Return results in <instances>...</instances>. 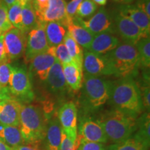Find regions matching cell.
<instances>
[{"label": "cell", "mask_w": 150, "mask_h": 150, "mask_svg": "<svg viewBox=\"0 0 150 150\" xmlns=\"http://www.w3.org/2000/svg\"><path fill=\"white\" fill-rule=\"evenodd\" d=\"M108 104L112 108L135 117H138L145 109L140 88L131 76L112 82Z\"/></svg>", "instance_id": "cell-1"}, {"label": "cell", "mask_w": 150, "mask_h": 150, "mask_svg": "<svg viewBox=\"0 0 150 150\" xmlns=\"http://www.w3.org/2000/svg\"><path fill=\"white\" fill-rule=\"evenodd\" d=\"M112 82L102 76L84 74L80 97L81 115L97 113L108 103Z\"/></svg>", "instance_id": "cell-2"}, {"label": "cell", "mask_w": 150, "mask_h": 150, "mask_svg": "<svg viewBox=\"0 0 150 150\" xmlns=\"http://www.w3.org/2000/svg\"><path fill=\"white\" fill-rule=\"evenodd\" d=\"M97 119L104 129L107 140L112 144L129 139L137 130L138 117L115 108L102 112Z\"/></svg>", "instance_id": "cell-3"}, {"label": "cell", "mask_w": 150, "mask_h": 150, "mask_svg": "<svg viewBox=\"0 0 150 150\" xmlns=\"http://www.w3.org/2000/svg\"><path fill=\"white\" fill-rule=\"evenodd\" d=\"M47 117L40 106L22 104L20 113V125L24 144H41L45 136Z\"/></svg>", "instance_id": "cell-4"}, {"label": "cell", "mask_w": 150, "mask_h": 150, "mask_svg": "<svg viewBox=\"0 0 150 150\" xmlns=\"http://www.w3.org/2000/svg\"><path fill=\"white\" fill-rule=\"evenodd\" d=\"M104 56L107 63V76H130L139 66V56L136 45L130 43L120 42Z\"/></svg>", "instance_id": "cell-5"}, {"label": "cell", "mask_w": 150, "mask_h": 150, "mask_svg": "<svg viewBox=\"0 0 150 150\" xmlns=\"http://www.w3.org/2000/svg\"><path fill=\"white\" fill-rule=\"evenodd\" d=\"M8 90L11 96L22 104H28L34 99L30 74L23 67H13Z\"/></svg>", "instance_id": "cell-6"}, {"label": "cell", "mask_w": 150, "mask_h": 150, "mask_svg": "<svg viewBox=\"0 0 150 150\" xmlns=\"http://www.w3.org/2000/svg\"><path fill=\"white\" fill-rule=\"evenodd\" d=\"M73 21L88 30L94 35L105 32L112 34L115 33L112 16L104 7L99 8L88 20L85 21L83 19L75 16Z\"/></svg>", "instance_id": "cell-7"}, {"label": "cell", "mask_w": 150, "mask_h": 150, "mask_svg": "<svg viewBox=\"0 0 150 150\" xmlns=\"http://www.w3.org/2000/svg\"><path fill=\"white\" fill-rule=\"evenodd\" d=\"M115 32L122 39L123 42L136 44L142 38L148 37L133 22L130 18L117 10L112 16Z\"/></svg>", "instance_id": "cell-8"}, {"label": "cell", "mask_w": 150, "mask_h": 150, "mask_svg": "<svg viewBox=\"0 0 150 150\" xmlns=\"http://www.w3.org/2000/svg\"><path fill=\"white\" fill-rule=\"evenodd\" d=\"M27 39V33L16 28H12L4 33V45L8 62L20 59L24 55Z\"/></svg>", "instance_id": "cell-9"}, {"label": "cell", "mask_w": 150, "mask_h": 150, "mask_svg": "<svg viewBox=\"0 0 150 150\" xmlns=\"http://www.w3.org/2000/svg\"><path fill=\"white\" fill-rule=\"evenodd\" d=\"M45 24L38 22L37 25L27 33V46L24 53L27 63H29L34 56L45 52L49 47L45 31Z\"/></svg>", "instance_id": "cell-10"}, {"label": "cell", "mask_w": 150, "mask_h": 150, "mask_svg": "<svg viewBox=\"0 0 150 150\" xmlns=\"http://www.w3.org/2000/svg\"><path fill=\"white\" fill-rule=\"evenodd\" d=\"M77 138L103 144L108 142L104 129L98 120L91 116H80L77 125Z\"/></svg>", "instance_id": "cell-11"}, {"label": "cell", "mask_w": 150, "mask_h": 150, "mask_svg": "<svg viewBox=\"0 0 150 150\" xmlns=\"http://www.w3.org/2000/svg\"><path fill=\"white\" fill-rule=\"evenodd\" d=\"M58 119L62 130L74 141L77 138L78 110L76 104L72 101L65 102L60 107Z\"/></svg>", "instance_id": "cell-12"}, {"label": "cell", "mask_w": 150, "mask_h": 150, "mask_svg": "<svg viewBox=\"0 0 150 150\" xmlns=\"http://www.w3.org/2000/svg\"><path fill=\"white\" fill-rule=\"evenodd\" d=\"M56 47H49L42 53L38 54L29 62L30 73L34 74L42 82L46 80L50 69L56 61Z\"/></svg>", "instance_id": "cell-13"}, {"label": "cell", "mask_w": 150, "mask_h": 150, "mask_svg": "<svg viewBox=\"0 0 150 150\" xmlns=\"http://www.w3.org/2000/svg\"><path fill=\"white\" fill-rule=\"evenodd\" d=\"M44 83L49 93L59 99H63L66 95L69 87L65 81L61 63L58 60L50 69Z\"/></svg>", "instance_id": "cell-14"}, {"label": "cell", "mask_w": 150, "mask_h": 150, "mask_svg": "<svg viewBox=\"0 0 150 150\" xmlns=\"http://www.w3.org/2000/svg\"><path fill=\"white\" fill-rule=\"evenodd\" d=\"M22 105L13 97L0 102V124L6 126L19 127Z\"/></svg>", "instance_id": "cell-15"}, {"label": "cell", "mask_w": 150, "mask_h": 150, "mask_svg": "<svg viewBox=\"0 0 150 150\" xmlns=\"http://www.w3.org/2000/svg\"><path fill=\"white\" fill-rule=\"evenodd\" d=\"M85 74L91 76H107V63L104 55L93 53L88 50L83 52V67Z\"/></svg>", "instance_id": "cell-16"}, {"label": "cell", "mask_w": 150, "mask_h": 150, "mask_svg": "<svg viewBox=\"0 0 150 150\" xmlns=\"http://www.w3.org/2000/svg\"><path fill=\"white\" fill-rule=\"evenodd\" d=\"M66 2L65 0H49L48 6L43 13L40 22H59L67 27L72 19H69L66 15ZM73 20V19H72Z\"/></svg>", "instance_id": "cell-17"}, {"label": "cell", "mask_w": 150, "mask_h": 150, "mask_svg": "<svg viewBox=\"0 0 150 150\" xmlns=\"http://www.w3.org/2000/svg\"><path fill=\"white\" fill-rule=\"evenodd\" d=\"M62 127L58 117L52 116L48 120L45 136L42 140L43 150H60Z\"/></svg>", "instance_id": "cell-18"}, {"label": "cell", "mask_w": 150, "mask_h": 150, "mask_svg": "<svg viewBox=\"0 0 150 150\" xmlns=\"http://www.w3.org/2000/svg\"><path fill=\"white\" fill-rule=\"evenodd\" d=\"M117 10L132 20L146 36H149L150 18L135 4L120 5Z\"/></svg>", "instance_id": "cell-19"}, {"label": "cell", "mask_w": 150, "mask_h": 150, "mask_svg": "<svg viewBox=\"0 0 150 150\" xmlns=\"http://www.w3.org/2000/svg\"><path fill=\"white\" fill-rule=\"evenodd\" d=\"M120 44L118 37L110 33L105 32L95 35L88 51L104 55L113 50Z\"/></svg>", "instance_id": "cell-20"}, {"label": "cell", "mask_w": 150, "mask_h": 150, "mask_svg": "<svg viewBox=\"0 0 150 150\" xmlns=\"http://www.w3.org/2000/svg\"><path fill=\"white\" fill-rule=\"evenodd\" d=\"M63 73L69 88L78 91L81 88L83 83V69L72 61L62 65Z\"/></svg>", "instance_id": "cell-21"}, {"label": "cell", "mask_w": 150, "mask_h": 150, "mask_svg": "<svg viewBox=\"0 0 150 150\" xmlns=\"http://www.w3.org/2000/svg\"><path fill=\"white\" fill-rule=\"evenodd\" d=\"M66 28L67 32L81 47L86 49V50H89L95 35L81 26L75 23L73 20L69 21Z\"/></svg>", "instance_id": "cell-22"}, {"label": "cell", "mask_w": 150, "mask_h": 150, "mask_svg": "<svg viewBox=\"0 0 150 150\" xmlns=\"http://www.w3.org/2000/svg\"><path fill=\"white\" fill-rule=\"evenodd\" d=\"M45 31L49 47H56L63 43L67 28L59 22H49L45 24Z\"/></svg>", "instance_id": "cell-23"}, {"label": "cell", "mask_w": 150, "mask_h": 150, "mask_svg": "<svg viewBox=\"0 0 150 150\" xmlns=\"http://www.w3.org/2000/svg\"><path fill=\"white\" fill-rule=\"evenodd\" d=\"M0 140L10 147H14L24 144L19 127L6 126L1 124Z\"/></svg>", "instance_id": "cell-24"}, {"label": "cell", "mask_w": 150, "mask_h": 150, "mask_svg": "<svg viewBox=\"0 0 150 150\" xmlns=\"http://www.w3.org/2000/svg\"><path fill=\"white\" fill-rule=\"evenodd\" d=\"M63 43L66 47L72 61L80 67H83V49L72 38V37L68 32H67L65 35Z\"/></svg>", "instance_id": "cell-25"}, {"label": "cell", "mask_w": 150, "mask_h": 150, "mask_svg": "<svg viewBox=\"0 0 150 150\" xmlns=\"http://www.w3.org/2000/svg\"><path fill=\"white\" fill-rule=\"evenodd\" d=\"M150 120L149 112H145L137 120L136 133L133 135L138 140H141L147 145H149L150 140Z\"/></svg>", "instance_id": "cell-26"}, {"label": "cell", "mask_w": 150, "mask_h": 150, "mask_svg": "<svg viewBox=\"0 0 150 150\" xmlns=\"http://www.w3.org/2000/svg\"><path fill=\"white\" fill-rule=\"evenodd\" d=\"M149 145L132 136L129 139L120 143L111 144L106 150H147Z\"/></svg>", "instance_id": "cell-27"}, {"label": "cell", "mask_w": 150, "mask_h": 150, "mask_svg": "<svg viewBox=\"0 0 150 150\" xmlns=\"http://www.w3.org/2000/svg\"><path fill=\"white\" fill-rule=\"evenodd\" d=\"M136 47L139 56V65L146 69L150 66V38L144 37L137 42Z\"/></svg>", "instance_id": "cell-28"}, {"label": "cell", "mask_w": 150, "mask_h": 150, "mask_svg": "<svg viewBox=\"0 0 150 150\" xmlns=\"http://www.w3.org/2000/svg\"><path fill=\"white\" fill-rule=\"evenodd\" d=\"M22 22L23 32L27 34L37 25V17L32 4L22 7Z\"/></svg>", "instance_id": "cell-29"}, {"label": "cell", "mask_w": 150, "mask_h": 150, "mask_svg": "<svg viewBox=\"0 0 150 150\" xmlns=\"http://www.w3.org/2000/svg\"><path fill=\"white\" fill-rule=\"evenodd\" d=\"M8 19L12 27L23 31L22 22V7L16 2L8 8Z\"/></svg>", "instance_id": "cell-30"}, {"label": "cell", "mask_w": 150, "mask_h": 150, "mask_svg": "<svg viewBox=\"0 0 150 150\" xmlns=\"http://www.w3.org/2000/svg\"><path fill=\"white\" fill-rule=\"evenodd\" d=\"M97 10V5L92 0H83L79 5L76 11V16L81 19L91 17Z\"/></svg>", "instance_id": "cell-31"}, {"label": "cell", "mask_w": 150, "mask_h": 150, "mask_svg": "<svg viewBox=\"0 0 150 150\" xmlns=\"http://www.w3.org/2000/svg\"><path fill=\"white\" fill-rule=\"evenodd\" d=\"M13 67L8 62L0 63V88H8Z\"/></svg>", "instance_id": "cell-32"}, {"label": "cell", "mask_w": 150, "mask_h": 150, "mask_svg": "<svg viewBox=\"0 0 150 150\" xmlns=\"http://www.w3.org/2000/svg\"><path fill=\"white\" fill-rule=\"evenodd\" d=\"M13 28L8 19V8L0 0V35Z\"/></svg>", "instance_id": "cell-33"}, {"label": "cell", "mask_w": 150, "mask_h": 150, "mask_svg": "<svg viewBox=\"0 0 150 150\" xmlns=\"http://www.w3.org/2000/svg\"><path fill=\"white\" fill-rule=\"evenodd\" d=\"M76 146L77 150H106V145L100 142H90L76 138Z\"/></svg>", "instance_id": "cell-34"}, {"label": "cell", "mask_w": 150, "mask_h": 150, "mask_svg": "<svg viewBox=\"0 0 150 150\" xmlns=\"http://www.w3.org/2000/svg\"><path fill=\"white\" fill-rule=\"evenodd\" d=\"M55 54L56 59L61 63V65L66 64L72 61L64 43H61L56 47Z\"/></svg>", "instance_id": "cell-35"}, {"label": "cell", "mask_w": 150, "mask_h": 150, "mask_svg": "<svg viewBox=\"0 0 150 150\" xmlns=\"http://www.w3.org/2000/svg\"><path fill=\"white\" fill-rule=\"evenodd\" d=\"M49 0H33L32 6L36 15L38 22H40L44 12L47 8Z\"/></svg>", "instance_id": "cell-36"}, {"label": "cell", "mask_w": 150, "mask_h": 150, "mask_svg": "<svg viewBox=\"0 0 150 150\" xmlns=\"http://www.w3.org/2000/svg\"><path fill=\"white\" fill-rule=\"evenodd\" d=\"M76 149V141L72 140L64 131L62 130L60 150H75Z\"/></svg>", "instance_id": "cell-37"}, {"label": "cell", "mask_w": 150, "mask_h": 150, "mask_svg": "<svg viewBox=\"0 0 150 150\" xmlns=\"http://www.w3.org/2000/svg\"><path fill=\"white\" fill-rule=\"evenodd\" d=\"M83 0H71L68 4H66V15L69 19H74L76 16V11L79 5L83 1Z\"/></svg>", "instance_id": "cell-38"}, {"label": "cell", "mask_w": 150, "mask_h": 150, "mask_svg": "<svg viewBox=\"0 0 150 150\" xmlns=\"http://www.w3.org/2000/svg\"><path fill=\"white\" fill-rule=\"evenodd\" d=\"M141 95H142V103H143L144 108L149 112V108H150V91H149V86H146L142 88L141 91Z\"/></svg>", "instance_id": "cell-39"}, {"label": "cell", "mask_w": 150, "mask_h": 150, "mask_svg": "<svg viewBox=\"0 0 150 150\" xmlns=\"http://www.w3.org/2000/svg\"><path fill=\"white\" fill-rule=\"evenodd\" d=\"M135 5L150 18V0H136Z\"/></svg>", "instance_id": "cell-40"}, {"label": "cell", "mask_w": 150, "mask_h": 150, "mask_svg": "<svg viewBox=\"0 0 150 150\" xmlns=\"http://www.w3.org/2000/svg\"><path fill=\"white\" fill-rule=\"evenodd\" d=\"M40 144H23V145L11 147L12 150H43Z\"/></svg>", "instance_id": "cell-41"}, {"label": "cell", "mask_w": 150, "mask_h": 150, "mask_svg": "<svg viewBox=\"0 0 150 150\" xmlns=\"http://www.w3.org/2000/svg\"><path fill=\"white\" fill-rule=\"evenodd\" d=\"M6 62H9L7 59L6 55L4 50V45L3 41V35H0V63H6Z\"/></svg>", "instance_id": "cell-42"}, {"label": "cell", "mask_w": 150, "mask_h": 150, "mask_svg": "<svg viewBox=\"0 0 150 150\" xmlns=\"http://www.w3.org/2000/svg\"><path fill=\"white\" fill-rule=\"evenodd\" d=\"M11 97H12L11 96L8 88H0V102Z\"/></svg>", "instance_id": "cell-43"}, {"label": "cell", "mask_w": 150, "mask_h": 150, "mask_svg": "<svg viewBox=\"0 0 150 150\" xmlns=\"http://www.w3.org/2000/svg\"><path fill=\"white\" fill-rule=\"evenodd\" d=\"M16 2L21 6V7H23L26 5L32 4L33 0H16Z\"/></svg>", "instance_id": "cell-44"}, {"label": "cell", "mask_w": 150, "mask_h": 150, "mask_svg": "<svg viewBox=\"0 0 150 150\" xmlns=\"http://www.w3.org/2000/svg\"><path fill=\"white\" fill-rule=\"evenodd\" d=\"M114 2L120 4L121 5H125V4H131V3L134 2L136 0H112Z\"/></svg>", "instance_id": "cell-45"}, {"label": "cell", "mask_w": 150, "mask_h": 150, "mask_svg": "<svg viewBox=\"0 0 150 150\" xmlns=\"http://www.w3.org/2000/svg\"><path fill=\"white\" fill-rule=\"evenodd\" d=\"M0 150H12V149L0 140Z\"/></svg>", "instance_id": "cell-46"}, {"label": "cell", "mask_w": 150, "mask_h": 150, "mask_svg": "<svg viewBox=\"0 0 150 150\" xmlns=\"http://www.w3.org/2000/svg\"><path fill=\"white\" fill-rule=\"evenodd\" d=\"M94 3L99 6H104L106 4L108 0H92Z\"/></svg>", "instance_id": "cell-47"}, {"label": "cell", "mask_w": 150, "mask_h": 150, "mask_svg": "<svg viewBox=\"0 0 150 150\" xmlns=\"http://www.w3.org/2000/svg\"><path fill=\"white\" fill-rule=\"evenodd\" d=\"M1 1L4 3V4L7 6V8H8L9 6H11V5L14 4L16 2V0H1Z\"/></svg>", "instance_id": "cell-48"}]
</instances>
